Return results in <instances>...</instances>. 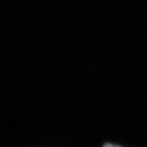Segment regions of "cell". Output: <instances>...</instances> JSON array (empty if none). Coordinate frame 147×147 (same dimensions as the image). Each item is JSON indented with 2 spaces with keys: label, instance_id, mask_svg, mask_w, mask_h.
<instances>
[{
  "label": "cell",
  "instance_id": "1",
  "mask_svg": "<svg viewBox=\"0 0 147 147\" xmlns=\"http://www.w3.org/2000/svg\"><path fill=\"white\" fill-rule=\"evenodd\" d=\"M102 147H123L122 146L119 144H113V143H110V142H107L106 144H104V146Z\"/></svg>",
  "mask_w": 147,
  "mask_h": 147
}]
</instances>
